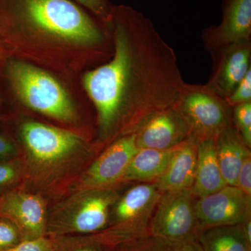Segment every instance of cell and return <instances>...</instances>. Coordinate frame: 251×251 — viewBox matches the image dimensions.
Listing matches in <instances>:
<instances>
[{
	"mask_svg": "<svg viewBox=\"0 0 251 251\" xmlns=\"http://www.w3.org/2000/svg\"><path fill=\"white\" fill-rule=\"evenodd\" d=\"M197 242L204 251H251L243 224L206 227L201 229Z\"/></svg>",
	"mask_w": 251,
	"mask_h": 251,
	"instance_id": "19",
	"label": "cell"
},
{
	"mask_svg": "<svg viewBox=\"0 0 251 251\" xmlns=\"http://www.w3.org/2000/svg\"><path fill=\"white\" fill-rule=\"evenodd\" d=\"M25 181V168L22 156L0 160V196L23 187Z\"/></svg>",
	"mask_w": 251,
	"mask_h": 251,
	"instance_id": "20",
	"label": "cell"
},
{
	"mask_svg": "<svg viewBox=\"0 0 251 251\" xmlns=\"http://www.w3.org/2000/svg\"><path fill=\"white\" fill-rule=\"evenodd\" d=\"M52 237L55 251H110L109 248L89 235L54 236Z\"/></svg>",
	"mask_w": 251,
	"mask_h": 251,
	"instance_id": "22",
	"label": "cell"
},
{
	"mask_svg": "<svg viewBox=\"0 0 251 251\" xmlns=\"http://www.w3.org/2000/svg\"><path fill=\"white\" fill-rule=\"evenodd\" d=\"M9 56V52H8L7 50L4 46V44L0 41V62L3 60L5 57Z\"/></svg>",
	"mask_w": 251,
	"mask_h": 251,
	"instance_id": "32",
	"label": "cell"
},
{
	"mask_svg": "<svg viewBox=\"0 0 251 251\" xmlns=\"http://www.w3.org/2000/svg\"><path fill=\"white\" fill-rule=\"evenodd\" d=\"M197 198L191 189L162 193L149 233L174 244L197 241L201 232L196 213Z\"/></svg>",
	"mask_w": 251,
	"mask_h": 251,
	"instance_id": "8",
	"label": "cell"
},
{
	"mask_svg": "<svg viewBox=\"0 0 251 251\" xmlns=\"http://www.w3.org/2000/svg\"><path fill=\"white\" fill-rule=\"evenodd\" d=\"M138 148L166 150L176 148L191 136L184 119L174 106L155 112L135 132Z\"/></svg>",
	"mask_w": 251,
	"mask_h": 251,
	"instance_id": "12",
	"label": "cell"
},
{
	"mask_svg": "<svg viewBox=\"0 0 251 251\" xmlns=\"http://www.w3.org/2000/svg\"><path fill=\"white\" fill-rule=\"evenodd\" d=\"M236 186L251 196V155L243 162L238 174Z\"/></svg>",
	"mask_w": 251,
	"mask_h": 251,
	"instance_id": "29",
	"label": "cell"
},
{
	"mask_svg": "<svg viewBox=\"0 0 251 251\" xmlns=\"http://www.w3.org/2000/svg\"><path fill=\"white\" fill-rule=\"evenodd\" d=\"M243 228L248 242L251 244V219L243 224Z\"/></svg>",
	"mask_w": 251,
	"mask_h": 251,
	"instance_id": "31",
	"label": "cell"
},
{
	"mask_svg": "<svg viewBox=\"0 0 251 251\" xmlns=\"http://www.w3.org/2000/svg\"><path fill=\"white\" fill-rule=\"evenodd\" d=\"M103 25L112 36V56L81 75L97 115L99 150L174 106L186 85L174 50L142 13L113 5Z\"/></svg>",
	"mask_w": 251,
	"mask_h": 251,
	"instance_id": "1",
	"label": "cell"
},
{
	"mask_svg": "<svg viewBox=\"0 0 251 251\" xmlns=\"http://www.w3.org/2000/svg\"><path fill=\"white\" fill-rule=\"evenodd\" d=\"M4 133L17 143L25 168L23 188L49 202L65 196L99 151L94 142L74 130L21 112L0 118Z\"/></svg>",
	"mask_w": 251,
	"mask_h": 251,
	"instance_id": "3",
	"label": "cell"
},
{
	"mask_svg": "<svg viewBox=\"0 0 251 251\" xmlns=\"http://www.w3.org/2000/svg\"><path fill=\"white\" fill-rule=\"evenodd\" d=\"M215 139L198 143L196 175L191 191L197 198L204 197L226 186L215 150Z\"/></svg>",
	"mask_w": 251,
	"mask_h": 251,
	"instance_id": "17",
	"label": "cell"
},
{
	"mask_svg": "<svg viewBox=\"0 0 251 251\" xmlns=\"http://www.w3.org/2000/svg\"><path fill=\"white\" fill-rule=\"evenodd\" d=\"M174 246V243L149 233L118 244L110 251H173Z\"/></svg>",
	"mask_w": 251,
	"mask_h": 251,
	"instance_id": "21",
	"label": "cell"
},
{
	"mask_svg": "<svg viewBox=\"0 0 251 251\" xmlns=\"http://www.w3.org/2000/svg\"><path fill=\"white\" fill-rule=\"evenodd\" d=\"M0 41L10 56L68 77L113 51L107 27L72 0H0Z\"/></svg>",
	"mask_w": 251,
	"mask_h": 251,
	"instance_id": "2",
	"label": "cell"
},
{
	"mask_svg": "<svg viewBox=\"0 0 251 251\" xmlns=\"http://www.w3.org/2000/svg\"><path fill=\"white\" fill-rule=\"evenodd\" d=\"M251 35V0H225L222 22L206 30L204 40L209 49L221 50L250 41Z\"/></svg>",
	"mask_w": 251,
	"mask_h": 251,
	"instance_id": "13",
	"label": "cell"
},
{
	"mask_svg": "<svg viewBox=\"0 0 251 251\" xmlns=\"http://www.w3.org/2000/svg\"><path fill=\"white\" fill-rule=\"evenodd\" d=\"M218 162L226 184L236 186L243 162L251 156L233 124H231L214 140Z\"/></svg>",
	"mask_w": 251,
	"mask_h": 251,
	"instance_id": "16",
	"label": "cell"
},
{
	"mask_svg": "<svg viewBox=\"0 0 251 251\" xmlns=\"http://www.w3.org/2000/svg\"><path fill=\"white\" fill-rule=\"evenodd\" d=\"M118 186L82 190L61 198L49 209L46 235H90L106 229L120 197Z\"/></svg>",
	"mask_w": 251,
	"mask_h": 251,
	"instance_id": "5",
	"label": "cell"
},
{
	"mask_svg": "<svg viewBox=\"0 0 251 251\" xmlns=\"http://www.w3.org/2000/svg\"><path fill=\"white\" fill-rule=\"evenodd\" d=\"M173 251H204L197 241L175 244Z\"/></svg>",
	"mask_w": 251,
	"mask_h": 251,
	"instance_id": "30",
	"label": "cell"
},
{
	"mask_svg": "<svg viewBox=\"0 0 251 251\" xmlns=\"http://www.w3.org/2000/svg\"><path fill=\"white\" fill-rule=\"evenodd\" d=\"M234 127L244 144L251 147V101L239 104L233 107Z\"/></svg>",
	"mask_w": 251,
	"mask_h": 251,
	"instance_id": "23",
	"label": "cell"
},
{
	"mask_svg": "<svg viewBox=\"0 0 251 251\" xmlns=\"http://www.w3.org/2000/svg\"><path fill=\"white\" fill-rule=\"evenodd\" d=\"M0 251H55L52 237L49 236L34 239L23 241L17 245Z\"/></svg>",
	"mask_w": 251,
	"mask_h": 251,
	"instance_id": "27",
	"label": "cell"
},
{
	"mask_svg": "<svg viewBox=\"0 0 251 251\" xmlns=\"http://www.w3.org/2000/svg\"><path fill=\"white\" fill-rule=\"evenodd\" d=\"M139 149L135 133L114 140L77 176L67 194L121 184L120 181L126 170Z\"/></svg>",
	"mask_w": 251,
	"mask_h": 251,
	"instance_id": "9",
	"label": "cell"
},
{
	"mask_svg": "<svg viewBox=\"0 0 251 251\" xmlns=\"http://www.w3.org/2000/svg\"><path fill=\"white\" fill-rule=\"evenodd\" d=\"M175 108L198 141L215 139L232 122V107L206 85L184 86Z\"/></svg>",
	"mask_w": 251,
	"mask_h": 251,
	"instance_id": "7",
	"label": "cell"
},
{
	"mask_svg": "<svg viewBox=\"0 0 251 251\" xmlns=\"http://www.w3.org/2000/svg\"><path fill=\"white\" fill-rule=\"evenodd\" d=\"M1 117V97H0V118Z\"/></svg>",
	"mask_w": 251,
	"mask_h": 251,
	"instance_id": "33",
	"label": "cell"
},
{
	"mask_svg": "<svg viewBox=\"0 0 251 251\" xmlns=\"http://www.w3.org/2000/svg\"><path fill=\"white\" fill-rule=\"evenodd\" d=\"M196 213L200 229L244 224L251 219V196L236 186L198 198Z\"/></svg>",
	"mask_w": 251,
	"mask_h": 251,
	"instance_id": "11",
	"label": "cell"
},
{
	"mask_svg": "<svg viewBox=\"0 0 251 251\" xmlns=\"http://www.w3.org/2000/svg\"><path fill=\"white\" fill-rule=\"evenodd\" d=\"M198 143L190 136L176 149L168 168L155 184L162 193L191 189L197 163Z\"/></svg>",
	"mask_w": 251,
	"mask_h": 251,
	"instance_id": "15",
	"label": "cell"
},
{
	"mask_svg": "<svg viewBox=\"0 0 251 251\" xmlns=\"http://www.w3.org/2000/svg\"><path fill=\"white\" fill-rule=\"evenodd\" d=\"M83 7L100 22L105 23L110 16L113 4L109 0H72Z\"/></svg>",
	"mask_w": 251,
	"mask_h": 251,
	"instance_id": "25",
	"label": "cell"
},
{
	"mask_svg": "<svg viewBox=\"0 0 251 251\" xmlns=\"http://www.w3.org/2000/svg\"><path fill=\"white\" fill-rule=\"evenodd\" d=\"M226 100L232 108L239 104L251 101V69Z\"/></svg>",
	"mask_w": 251,
	"mask_h": 251,
	"instance_id": "26",
	"label": "cell"
},
{
	"mask_svg": "<svg viewBox=\"0 0 251 251\" xmlns=\"http://www.w3.org/2000/svg\"><path fill=\"white\" fill-rule=\"evenodd\" d=\"M179 146L166 150L139 149L126 170L120 184L133 181L156 182L166 171Z\"/></svg>",
	"mask_w": 251,
	"mask_h": 251,
	"instance_id": "18",
	"label": "cell"
},
{
	"mask_svg": "<svg viewBox=\"0 0 251 251\" xmlns=\"http://www.w3.org/2000/svg\"><path fill=\"white\" fill-rule=\"evenodd\" d=\"M49 202L38 193L20 187L0 196V216L9 219L23 241L46 237Z\"/></svg>",
	"mask_w": 251,
	"mask_h": 251,
	"instance_id": "10",
	"label": "cell"
},
{
	"mask_svg": "<svg viewBox=\"0 0 251 251\" xmlns=\"http://www.w3.org/2000/svg\"><path fill=\"white\" fill-rule=\"evenodd\" d=\"M23 241L17 227L9 219L0 216V250L14 247Z\"/></svg>",
	"mask_w": 251,
	"mask_h": 251,
	"instance_id": "24",
	"label": "cell"
},
{
	"mask_svg": "<svg viewBox=\"0 0 251 251\" xmlns=\"http://www.w3.org/2000/svg\"><path fill=\"white\" fill-rule=\"evenodd\" d=\"M0 97L1 103L9 102L91 139L83 110L90 99L81 77L55 74L9 55L0 62Z\"/></svg>",
	"mask_w": 251,
	"mask_h": 251,
	"instance_id": "4",
	"label": "cell"
},
{
	"mask_svg": "<svg viewBox=\"0 0 251 251\" xmlns=\"http://www.w3.org/2000/svg\"><path fill=\"white\" fill-rule=\"evenodd\" d=\"M220 50L217 67L206 86L226 99L251 69V40L235 43Z\"/></svg>",
	"mask_w": 251,
	"mask_h": 251,
	"instance_id": "14",
	"label": "cell"
},
{
	"mask_svg": "<svg viewBox=\"0 0 251 251\" xmlns=\"http://www.w3.org/2000/svg\"><path fill=\"white\" fill-rule=\"evenodd\" d=\"M161 195L155 183L136 185L129 188L120 196L112 206L108 227L92 236L112 249L149 234V225Z\"/></svg>",
	"mask_w": 251,
	"mask_h": 251,
	"instance_id": "6",
	"label": "cell"
},
{
	"mask_svg": "<svg viewBox=\"0 0 251 251\" xmlns=\"http://www.w3.org/2000/svg\"><path fill=\"white\" fill-rule=\"evenodd\" d=\"M21 156V149L11 137L0 133V160L11 159Z\"/></svg>",
	"mask_w": 251,
	"mask_h": 251,
	"instance_id": "28",
	"label": "cell"
}]
</instances>
